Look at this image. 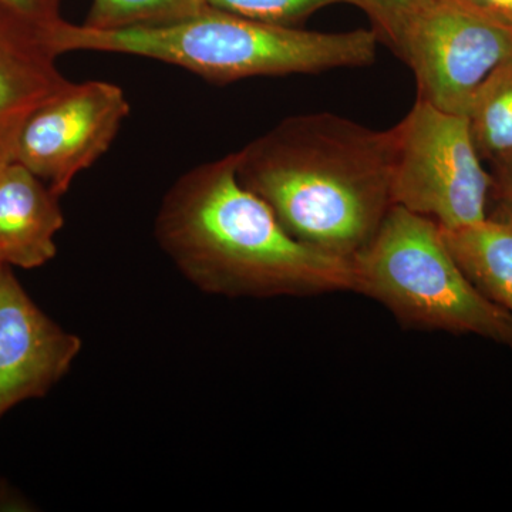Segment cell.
Instances as JSON below:
<instances>
[{"label":"cell","instance_id":"1","mask_svg":"<svg viewBox=\"0 0 512 512\" xmlns=\"http://www.w3.org/2000/svg\"><path fill=\"white\" fill-rule=\"evenodd\" d=\"M158 245L202 292L276 298L357 292L355 266L309 247L245 187L235 153L181 175L161 201Z\"/></svg>","mask_w":512,"mask_h":512},{"label":"cell","instance_id":"2","mask_svg":"<svg viewBox=\"0 0 512 512\" xmlns=\"http://www.w3.org/2000/svg\"><path fill=\"white\" fill-rule=\"evenodd\" d=\"M393 137L333 113L288 117L235 153L241 183L309 247L353 261L392 200Z\"/></svg>","mask_w":512,"mask_h":512},{"label":"cell","instance_id":"3","mask_svg":"<svg viewBox=\"0 0 512 512\" xmlns=\"http://www.w3.org/2000/svg\"><path fill=\"white\" fill-rule=\"evenodd\" d=\"M52 40L60 55L147 57L183 67L207 82L228 84L369 66L376 62L380 39L373 29L315 32L208 8L194 18L153 28L99 30L60 19L52 26Z\"/></svg>","mask_w":512,"mask_h":512},{"label":"cell","instance_id":"4","mask_svg":"<svg viewBox=\"0 0 512 512\" xmlns=\"http://www.w3.org/2000/svg\"><path fill=\"white\" fill-rule=\"evenodd\" d=\"M352 262L357 293L382 303L404 328L480 336L512 349L511 316L468 281L430 218L393 205Z\"/></svg>","mask_w":512,"mask_h":512},{"label":"cell","instance_id":"5","mask_svg":"<svg viewBox=\"0 0 512 512\" xmlns=\"http://www.w3.org/2000/svg\"><path fill=\"white\" fill-rule=\"evenodd\" d=\"M392 137L394 205L441 229L487 220L491 174L481 164L466 116L417 99Z\"/></svg>","mask_w":512,"mask_h":512},{"label":"cell","instance_id":"6","mask_svg":"<svg viewBox=\"0 0 512 512\" xmlns=\"http://www.w3.org/2000/svg\"><path fill=\"white\" fill-rule=\"evenodd\" d=\"M396 53L413 70L419 100L467 117L481 86L512 59V29L457 0H430L410 20Z\"/></svg>","mask_w":512,"mask_h":512},{"label":"cell","instance_id":"7","mask_svg":"<svg viewBox=\"0 0 512 512\" xmlns=\"http://www.w3.org/2000/svg\"><path fill=\"white\" fill-rule=\"evenodd\" d=\"M128 114L130 103L116 84L70 82L20 127L13 160L62 197L77 175L107 153Z\"/></svg>","mask_w":512,"mask_h":512},{"label":"cell","instance_id":"8","mask_svg":"<svg viewBox=\"0 0 512 512\" xmlns=\"http://www.w3.org/2000/svg\"><path fill=\"white\" fill-rule=\"evenodd\" d=\"M82 340L37 308L12 266L0 262V417L45 396L72 367Z\"/></svg>","mask_w":512,"mask_h":512},{"label":"cell","instance_id":"9","mask_svg":"<svg viewBox=\"0 0 512 512\" xmlns=\"http://www.w3.org/2000/svg\"><path fill=\"white\" fill-rule=\"evenodd\" d=\"M50 28L0 3V164L13 160L30 114L70 83L57 67Z\"/></svg>","mask_w":512,"mask_h":512},{"label":"cell","instance_id":"10","mask_svg":"<svg viewBox=\"0 0 512 512\" xmlns=\"http://www.w3.org/2000/svg\"><path fill=\"white\" fill-rule=\"evenodd\" d=\"M59 198L25 165L0 164V262L33 269L55 258L64 224Z\"/></svg>","mask_w":512,"mask_h":512},{"label":"cell","instance_id":"11","mask_svg":"<svg viewBox=\"0 0 512 512\" xmlns=\"http://www.w3.org/2000/svg\"><path fill=\"white\" fill-rule=\"evenodd\" d=\"M441 231L468 281L512 318V225L484 220Z\"/></svg>","mask_w":512,"mask_h":512},{"label":"cell","instance_id":"12","mask_svg":"<svg viewBox=\"0 0 512 512\" xmlns=\"http://www.w3.org/2000/svg\"><path fill=\"white\" fill-rule=\"evenodd\" d=\"M481 158L491 163L512 154V59L478 90L467 113Z\"/></svg>","mask_w":512,"mask_h":512},{"label":"cell","instance_id":"13","mask_svg":"<svg viewBox=\"0 0 512 512\" xmlns=\"http://www.w3.org/2000/svg\"><path fill=\"white\" fill-rule=\"evenodd\" d=\"M207 0H93L83 25L99 30L153 28L194 18Z\"/></svg>","mask_w":512,"mask_h":512},{"label":"cell","instance_id":"14","mask_svg":"<svg viewBox=\"0 0 512 512\" xmlns=\"http://www.w3.org/2000/svg\"><path fill=\"white\" fill-rule=\"evenodd\" d=\"M208 6L242 18L274 23L282 26H298L311 18L313 13L336 5L339 0H207Z\"/></svg>","mask_w":512,"mask_h":512},{"label":"cell","instance_id":"15","mask_svg":"<svg viewBox=\"0 0 512 512\" xmlns=\"http://www.w3.org/2000/svg\"><path fill=\"white\" fill-rule=\"evenodd\" d=\"M340 3L356 6L369 16L379 39L390 43L394 50L410 20L430 0H339Z\"/></svg>","mask_w":512,"mask_h":512},{"label":"cell","instance_id":"16","mask_svg":"<svg viewBox=\"0 0 512 512\" xmlns=\"http://www.w3.org/2000/svg\"><path fill=\"white\" fill-rule=\"evenodd\" d=\"M487 220L512 225V154L493 161Z\"/></svg>","mask_w":512,"mask_h":512},{"label":"cell","instance_id":"17","mask_svg":"<svg viewBox=\"0 0 512 512\" xmlns=\"http://www.w3.org/2000/svg\"><path fill=\"white\" fill-rule=\"evenodd\" d=\"M63 0H0V3L15 10L39 25L50 26L62 19L60 6Z\"/></svg>","mask_w":512,"mask_h":512},{"label":"cell","instance_id":"18","mask_svg":"<svg viewBox=\"0 0 512 512\" xmlns=\"http://www.w3.org/2000/svg\"><path fill=\"white\" fill-rule=\"evenodd\" d=\"M478 15L512 29V0H457Z\"/></svg>","mask_w":512,"mask_h":512},{"label":"cell","instance_id":"19","mask_svg":"<svg viewBox=\"0 0 512 512\" xmlns=\"http://www.w3.org/2000/svg\"><path fill=\"white\" fill-rule=\"evenodd\" d=\"M25 504L9 493L5 484L0 483V510H23Z\"/></svg>","mask_w":512,"mask_h":512}]
</instances>
